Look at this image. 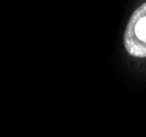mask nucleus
I'll return each mask as SVG.
<instances>
[{
  "mask_svg": "<svg viewBox=\"0 0 146 137\" xmlns=\"http://www.w3.org/2000/svg\"><path fill=\"white\" fill-rule=\"evenodd\" d=\"M123 43L131 56L146 58V2L132 13L124 31Z\"/></svg>",
  "mask_w": 146,
  "mask_h": 137,
  "instance_id": "f257e3e1",
  "label": "nucleus"
}]
</instances>
